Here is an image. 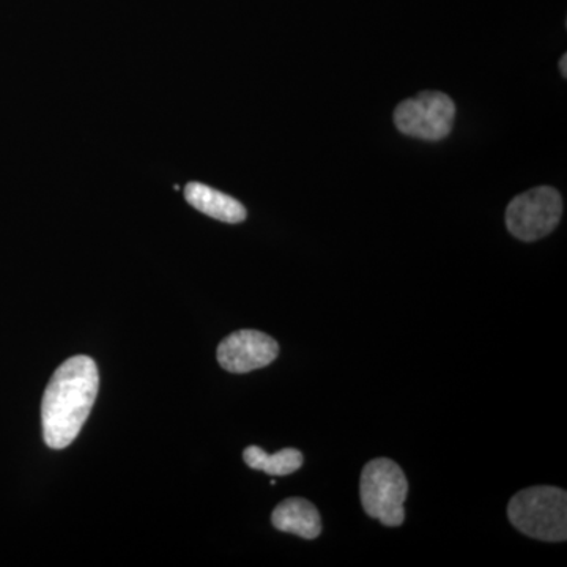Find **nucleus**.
I'll return each instance as SVG.
<instances>
[{"mask_svg":"<svg viewBox=\"0 0 567 567\" xmlns=\"http://www.w3.org/2000/svg\"><path fill=\"white\" fill-rule=\"evenodd\" d=\"M100 375L92 358L73 357L52 374L43 402V439L52 450H63L80 435L99 394Z\"/></svg>","mask_w":567,"mask_h":567,"instance_id":"f257e3e1","label":"nucleus"},{"mask_svg":"<svg viewBox=\"0 0 567 567\" xmlns=\"http://www.w3.org/2000/svg\"><path fill=\"white\" fill-rule=\"evenodd\" d=\"M511 524L533 539L565 543L567 539V494L558 487L525 488L507 506Z\"/></svg>","mask_w":567,"mask_h":567,"instance_id":"f03ea898","label":"nucleus"},{"mask_svg":"<svg viewBox=\"0 0 567 567\" xmlns=\"http://www.w3.org/2000/svg\"><path fill=\"white\" fill-rule=\"evenodd\" d=\"M406 494L409 481L405 473L391 458H374L365 464L360 481V495L369 517L377 518L385 527H401L405 520Z\"/></svg>","mask_w":567,"mask_h":567,"instance_id":"7ed1b4c3","label":"nucleus"},{"mask_svg":"<svg viewBox=\"0 0 567 567\" xmlns=\"http://www.w3.org/2000/svg\"><path fill=\"white\" fill-rule=\"evenodd\" d=\"M456 118V104L443 92H421L395 107L399 132L423 141H442L450 136Z\"/></svg>","mask_w":567,"mask_h":567,"instance_id":"20e7f679","label":"nucleus"},{"mask_svg":"<svg viewBox=\"0 0 567 567\" xmlns=\"http://www.w3.org/2000/svg\"><path fill=\"white\" fill-rule=\"evenodd\" d=\"M561 215V194L550 186H539L511 200L506 226L518 240L536 241L557 229Z\"/></svg>","mask_w":567,"mask_h":567,"instance_id":"39448f33","label":"nucleus"},{"mask_svg":"<svg viewBox=\"0 0 567 567\" xmlns=\"http://www.w3.org/2000/svg\"><path fill=\"white\" fill-rule=\"evenodd\" d=\"M279 354L278 342L256 330H241L227 336L218 346V363L234 374L262 369L274 363Z\"/></svg>","mask_w":567,"mask_h":567,"instance_id":"423d86ee","label":"nucleus"},{"mask_svg":"<svg viewBox=\"0 0 567 567\" xmlns=\"http://www.w3.org/2000/svg\"><path fill=\"white\" fill-rule=\"evenodd\" d=\"M271 524L284 533H292L303 539H316L322 533V518L311 502L305 498H287L276 506Z\"/></svg>","mask_w":567,"mask_h":567,"instance_id":"0eeeda50","label":"nucleus"},{"mask_svg":"<svg viewBox=\"0 0 567 567\" xmlns=\"http://www.w3.org/2000/svg\"><path fill=\"white\" fill-rule=\"evenodd\" d=\"M185 197L189 205L204 215L218 221L238 224L246 219V208L234 197L203 185V183H188L185 188Z\"/></svg>","mask_w":567,"mask_h":567,"instance_id":"6e6552de","label":"nucleus"},{"mask_svg":"<svg viewBox=\"0 0 567 567\" xmlns=\"http://www.w3.org/2000/svg\"><path fill=\"white\" fill-rule=\"evenodd\" d=\"M244 458L246 465L270 476L292 475L303 466L305 462L303 453L295 447H286L279 453L268 454L262 447L248 446L245 450Z\"/></svg>","mask_w":567,"mask_h":567,"instance_id":"1a4fd4ad","label":"nucleus"},{"mask_svg":"<svg viewBox=\"0 0 567 567\" xmlns=\"http://www.w3.org/2000/svg\"><path fill=\"white\" fill-rule=\"evenodd\" d=\"M559 70H561L563 76H567V55H563L561 62H559Z\"/></svg>","mask_w":567,"mask_h":567,"instance_id":"9d476101","label":"nucleus"}]
</instances>
